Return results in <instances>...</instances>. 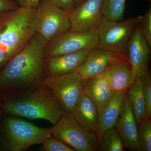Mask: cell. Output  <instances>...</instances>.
<instances>
[{
  "label": "cell",
  "mask_w": 151,
  "mask_h": 151,
  "mask_svg": "<svg viewBox=\"0 0 151 151\" xmlns=\"http://www.w3.org/2000/svg\"><path fill=\"white\" fill-rule=\"evenodd\" d=\"M99 150L124 151L126 148L123 140L115 127L107 130L99 142Z\"/></svg>",
  "instance_id": "obj_20"
},
{
  "label": "cell",
  "mask_w": 151,
  "mask_h": 151,
  "mask_svg": "<svg viewBox=\"0 0 151 151\" xmlns=\"http://www.w3.org/2000/svg\"><path fill=\"white\" fill-rule=\"evenodd\" d=\"M126 0H102L103 17L111 21H120L124 16Z\"/></svg>",
  "instance_id": "obj_21"
},
{
  "label": "cell",
  "mask_w": 151,
  "mask_h": 151,
  "mask_svg": "<svg viewBox=\"0 0 151 151\" xmlns=\"http://www.w3.org/2000/svg\"><path fill=\"white\" fill-rule=\"evenodd\" d=\"M40 0H18L20 6L36 8L39 4Z\"/></svg>",
  "instance_id": "obj_28"
},
{
  "label": "cell",
  "mask_w": 151,
  "mask_h": 151,
  "mask_svg": "<svg viewBox=\"0 0 151 151\" xmlns=\"http://www.w3.org/2000/svg\"><path fill=\"white\" fill-rule=\"evenodd\" d=\"M35 8L23 6L0 12V70L35 34Z\"/></svg>",
  "instance_id": "obj_3"
},
{
  "label": "cell",
  "mask_w": 151,
  "mask_h": 151,
  "mask_svg": "<svg viewBox=\"0 0 151 151\" xmlns=\"http://www.w3.org/2000/svg\"><path fill=\"white\" fill-rule=\"evenodd\" d=\"M115 127L121 136L125 148L130 151H139L137 125L131 110L127 94Z\"/></svg>",
  "instance_id": "obj_14"
},
{
  "label": "cell",
  "mask_w": 151,
  "mask_h": 151,
  "mask_svg": "<svg viewBox=\"0 0 151 151\" xmlns=\"http://www.w3.org/2000/svg\"><path fill=\"white\" fill-rule=\"evenodd\" d=\"M36 32L22 49L0 70V91L31 89L43 85L44 51L47 43Z\"/></svg>",
  "instance_id": "obj_1"
},
{
  "label": "cell",
  "mask_w": 151,
  "mask_h": 151,
  "mask_svg": "<svg viewBox=\"0 0 151 151\" xmlns=\"http://www.w3.org/2000/svg\"><path fill=\"white\" fill-rule=\"evenodd\" d=\"M91 50H82L70 54L44 58L45 77H54L76 71L86 59Z\"/></svg>",
  "instance_id": "obj_13"
},
{
  "label": "cell",
  "mask_w": 151,
  "mask_h": 151,
  "mask_svg": "<svg viewBox=\"0 0 151 151\" xmlns=\"http://www.w3.org/2000/svg\"><path fill=\"white\" fill-rule=\"evenodd\" d=\"M104 73L115 93L127 91L134 81L132 64L126 53L116 52Z\"/></svg>",
  "instance_id": "obj_11"
},
{
  "label": "cell",
  "mask_w": 151,
  "mask_h": 151,
  "mask_svg": "<svg viewBox=\"0 0 151 151\" xmlns=\"http://www.w3.org/2000/svg\"><path fill=\"white\" fill-rule=\"evenodd\" d=\"M150 49L141 32L139 22L130 37L126 50V54L132 64L134 80L138 74L148 71Z\"/></svg>",
  "instance_id": "obj_12"
},
{
  "label": "cell",
  "mask_w": 151,
  "mask_h": 151,
  "mask_svg": "<svg viewBox=\"0 0 151 151\" xmlns=\"http://www.w3.org/2000/svg\"><path fill=\"white\" fill-rule=\"evenodd\" d=\"M0 108L4 114L44 119L52 125L65 113L50 90L43 85L34 89L0 91Z\"/></svg>",
  "instance_id": "obj_2"
},
{
  "label": "cell",
  "mask_w": 151,
  "mask_h": 151,
  "mask_svg": "<svg viewBox=\"0 0 151 151\" xmlns=\"http://www.w3.org/2000/svg\"><path fill=\"white\" fill-rule=\"evenodd\" d=\"M127 92V91L116 93L99 114L97 134L99 142L106 131L115 127L124 104Z\"/></svg>",
  "instance_id": "obj_18"
},
{
  "label": "cell",
  "mask_w": 151,
  "mask_h": 151,
  "mask_svg": "<svg viewBox=\"0 0 151 151\" xmlns=\"http://www.w3.org/2000/svg\"><path fill=\"white\" fill-rule=\"evenodd\" d=\"M34 26L36 32L49 41L70 29L69 13L57 6L51 0H40L35 8Z\"/></svg>",
  "instance_id": "obj_7"
},
{
  "label": "cell",
  "mask_w": 151,
  "mask_h": 151,
  "mask_svg": "<svg viewBox=\"0 0 151 151\" xmlns=\"http://www.w3.org/2000/svg\"><path fill=\"white\" fill-rule=\"evenodd\" d=\"M84 80L76 71L54 77H45L43 85L56 98L65 113H73L83 92Z\"/></svg>",
  "instance_id": "obj_8"
},
{
  "label": "cell",
  "mask_w": 151,
  "mask_h": 151,
  "mask_svg": "<svg viewBox=\"0 0 151 151\" xmlns=\"http://www.w3.org/2000/svg\"><path fill=\"white\" fill-rule=\"evenodd\" d=\"M147 72L137 75L127 90L130 107L137 127L142 120L147 117L143 92L144 77Z\"/></svg>",
  "instance_id": "obj_19"
},
{
  "label": "cell",
  "mask_w": 151,
  "mask_h": 151,
  "mask_svg": "<svg viewBox=\"0 0 151 151\" xmlns=\"http://www.w3.org/2000/svg\"><path fill=\"white\" fill-rule=\"evenodd\" d=\"M19 7L17 3L13 0H0V12L14 10Z\"/></svg>",
  "instance_id": "obj_27"
},
{
  "label": "cell",
  "mask_w": 151,
  "mask_h": 151,
  "mask_svg": "<svg viewBox=\"0 0 151 151\" xmlns=\"http://www.w3.org/2000/svg\"><path fill=\"white\" fill-rule=\"evenodd\" d=\"M3 114H4V113H3V111H2L1 108H0V118H1V117L2 115Z\"/></svg>",
  "instance_id": "obj_30"
},
{
  "label": "cell",
  "mask_w": 151,
  "mask_h": 151,
  "mask_svg": "<svg viewBox=\"0 0 151 151\" xmlns=\"http://www.w3.org/2000/svg\"><path fill=\"white\" fill-rule=\"evenodd\" d=\"M116 52L97 47L92 49L76 70L84 81L104 72Z\"/></svg>",
  "instance_id": "obj_16"
},
{
  "label": "cell",
  "mask_w": 151,
  "mask_h": 151,
  "mask_svg": "<svg viewBox=\"0 0 151 151\" xmlns=\"http://www.w3.org/2000/svg\"><path fill=\"white\" fill-rule=\"evenodd\" d=\"M139 25L141 32L151 48V6L142 15Z\"/></svg>",
  "instance_id": "obj_24"
},
{
  "label": "cell",
  "mask_w": 151,
  "mask_h": 151,
  "mask_svg": "<svg viewBox=\"0 0 151 151\" xmlns=\"http://www.w3.org/2000/svg\"><path fill=\"white\" fill-rule=\"evenodd\" d=\"M82 93L93 101L99 114L116 94L108 83L104 72L84 80Z\"/></svg>",
  "instance_id": "obj_15"
},
{
  "label": "cell",
  "mask_w": 151,
  "mask_h": 151,
  "mask_svg": "<svg viewBox=\"0 0 151 151\" xmlns=\"http://www.w3.org/2000/svg\"><path fill=\"white\" fill-rule=\"evenodd\" d=\"M0 147L6 151H24L42 144L52 135V127L41 128L17 116L8 115L2 127Z\"/></svg>",
  "instance_id": "obj_4"
},
{
  "label": "cell",
  "mask_w": 151,
  "mask_h": 151,
  "mask_svg": "<svg viewBox=\"0 0 151 151\" xmlns=\"http://www.w3.org/2000/svg\"><path fill=\"white\" fill-rule=\"evenodd\" d=\"M51 1L57 6L69 13L75 8L74 0H51Z\"/></svg>",
  "instance_id": "obj_26"
},
{
  "label": "cell",
  "mask_w": 151,
  "mask_h": 151,
  "mask_svg": "<svg viewBox=\"0 0 151 151\" xmlns=\"http://www.w3.org/2000/svg\"><path fill=\"white\" fill-rule=\"evenodd\" d=\"M139 151H151V119L147 117L138 126Z\"/></svg>",
  "instance_id": "obj_22"
},
{
  "label": "cell",
  "mask_w": 151,
  "mask_h": 151,
  "mask_svg": "<svg viewBox=\"0 0 151 151\" xmlns=\"http://www.w3.org/2000/svg\"><path fill=\"white\" fill-rule=\"evenodd\" d=\"M141 17H133L122 22L110 20L103 17L97 28V48L126 54L127 44Z\"/></svg>",
  "instance_id": "obj_5"
},
{
  "label": "cell",
  "mask_w": 151,
  "mask_h": 151,
  "mask_svg": "<svg viewBox=\"0 0 151 151\" xmlns=\"http://www.w3.org/2000/svg\"><path fill=\"white\" fill-rule=\"evenodd\" d=\"M143 92L147 116L151 119V76L149 71L144 77Z\"/></svg>",
  "instance_id": "obj_25"
},
{
  "label": "cell",
  "mask_w": 151,
  "mask_h": 151,
  "mask_svg": "<svg viewBox=\"0 0 151 151\" xmlns=\"http://www.w3.org/2000/svg\"><path fill=\"white\" fill-rule=\"evenodd\" d=\"M97 28L82 32L70 29L47 42L44 51L45 58L73 53L97 47Z\"/></svg>",
  "instance_id": "obj_9"
},
{
  "label": "cell",
  "mask_w": 151,
  "mask_h": 151,
  "mask_svg": "<svg viewBox=\"0 0 151 151\" xmlns=\"http://www.w3.org/2000/svg\"><path fill=\"white\" fill-rule=\"evenodd\" d=\"M52 135L75 151L99 150L97 135L84 130L71 113H63L52 127Z\"/></svg>",
  "instance_id": "obj_6"
},
{
  "label": "cell",
  "mask_w": 151,
  "mask_h": 151,
  "mask_svg": "<svg viewBox=\"0 0 151 151\" xmlns=\"http://www.w3.org/2000/svg\"><path fill=\"white\" fill-rule=\"evenodd\" d=\"M40 150L44 151H76L52 135L49 136L42 144Z\"/></svg>",
  "instance_id": "obj_23"
},
{
  "label": "cell",
  "mask_w": 151,
  "mask_h": 151,
  "mask_svg": "<svg viewBox=\"0 0 151 151\" xmlns=\"http://www.w3.org/2000/svg\"><path fill=\"white\" fill-rule=\"evenodd\" d=\"M102 0H84L69 13L70 29L85 32L96 29L103 15Z\"/></svg>",
  "instance_id": "obj_10"
},
{
  "label": "cell",
  "mask_w": 151,
  "mask_h": 151,
  "mask_svg": "<svg viewBox=\"0 0 151 151\" xmlns=\"http://www.w3.org/2000/svg\"><path fill=\"white\" fill-rule=\"evenodd\" d=\"M72 114L76 122L84 130L97 136L99 111L90 98L82 93Z\"/></svg>",
  "instance_id": "obj_17"
},
{
  "label": "cell",
  "mask_w": 151,
  "mask_h": 151,
  "mask_svg": "<svg viewBox=\"0 0 151 151\" xmlns=\"http://www.w3.org/2000/svg\"><path fill=\"white\" fill-rule=\"evenodd\" d=\"M84 0H74V5L75 8L80 5Z\"/></svg>",
  "instance_id": "obj_29"
}]
</instances>
